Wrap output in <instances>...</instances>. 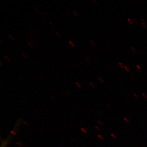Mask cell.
Wrapping results in <instances>:
<instances>
[{"instance_id":"6da1fadb","label":"cell","mask_w":147,"mask_h":147,"mask_svg":"<svg viewBox=\"0 0 147 147\" xmlns=\"http://www.w3.org/2000/svg\"><path fill=\"white\" fill-rule=\"evenodd\" d=\"M141 20H142V22H141V23H142V24L144 28H146V22H145L144 21V20L143 19V18H142V19Z\"/></svg>"},{"instance_id":"7a4b0ae2","label":"cell","mask_w":147,"mask_h":147,"mask_svg":"<svg viewBox=\"0 0 147 147\" xmlns=\"http://www.w3.org/2000/svg\"><path fill=\"white\" fill-rule=\"evenodd\" d=\"M69 44H70L71 46H72L73 47H75V45L74 42H73L72 41H69Z\"/></svg>"},{"instance_id":"3957f363","label":"cell","mask_w":147,"mask_h":147,"mask_svg":"<svg viewBox=\"0 0 147 147\" xmlns=\"http://www.w3.org/2000/svg\"><path fill=\"white\" fill-rule=\"evenodd\" d=\"M73 12L74 13V15L76 16V17H78V13H77V12L76 11H75L74 10H73Z\"/></svg>"},{"instance_id":"277c9868","label":"cell","mask_w":147,"mask_h":147,"mask_svg":"<svg viewBox=\"0 0 147 147\" xmlns=\"http://www.w3.org/2000/svg\"><path fill=\"white\" fill-rule=\"evenodd\" d=\"M124 120L127 123H129V120L127 118H126V117H124Z\"/></svg>"},{"instance_id":"5b68a950","label":"cell","mask_w":147,"mask_h":147,"mask_svg":"<svg viewBox=\"0 0 147 147\" xmlns=\"http://www.w3.org/2000/svg\"><path fill=\"white\" fill-rule=\"evenodd\" d=\"M90 85L91 86V87H92L93 88H95V86L94 85V84L92 82H90Z\"/></svg>"},{"instance_id":"8992f818","label":"cell","mask_w":147,"mask_h":147,"mask_svg":"<svg viewBox=\"0 0 147 147\" xmlns=\"http://www.w3.org/2000/svg\"><path fill=\"white\" fill-rule=\"evenodd\" d=\"M111 136L114 139H116L117 138V136H116L115 135V134H111Z\"/></svg>"},{"instance_id":"52a82bcc","label":"cell","mask_w":147,"mask_h":147,"mask_svg":"<svg viewBox=\"0 0 147 147\" xmlns=\"http://www.w3.org/2000/svg\"><path fill=\"white\" fill-rule=\"evenodd\" d=\"M91 43L93 44L94 45H96V43L95 41H93V40H91Z\"/></svg>"},{"instance_id":"ba28073f","label":"cell","mask_w":147,"mask_h":147,"mask_svg":"<svg viewBox=\"0 0 147 147\" xmlns=\"http://www.w3.org/2000/svg\"><path fill=\"white\" fill-rule=\"evenodd\" d=\"M81 130H82V131L84 132V133L85 134L87 133V130H86L85 129H84L82 128Z\"/></svg>"},{"instance_id":"9c48e42d","label":"cell","mask_w":147,"mask_h":147,"mask_svg":"<svg viewBox=\"0 0 147 147\" xmlns=\"http://www.w3.org/2000/svg\"><path fill=\"white\" fill-rule=\"evenodd\" d=\"M98 137L100 138V139L102 140H104V138L102 136L98 135Z\"/></svg>"},{"instance_id":"30bf717a","label":"cell","mask_w":147,"mask_h":147,"mask_svg":"<svg viewBox=\"0 0 147 147\" xmlns=\"http://www.w3.org/2000/svg\"><path fill=\"white\" fill-rule=\"evenodd\" d=\"M119 65H120L121 67L122 68H124V64H123L122 63H121V62H119Z\"/></svg>"},{"instance_id":"8fae6325","label":"cell","mask_w":147,"mask_h":147,"mask_svg":"<svg viewBox=\"0 0 147 147\" xmlns=\"http://www.w3.org/2000/svg\"><path fill=\"white\" fill-rule=\"evenodd\" d=\"M99 80H100V81L102 82H104V80H103V79H102L101 78H100V77H99L98 78Z\"/></svg>"},{"instance_id":"7c38bea8","label":"cell","mask_w":147,"mask_h":147,"mask_svg":"<svg viewBox=\"0 0 147 147\" xmlns=\"http://www.w3.org/2000/svg\"><path fill=\"white\" fill-rule=\"evenodd\" d=\"M33 8H34L35 11H36L37 12H39V11L35 7H33Z\"/></svg>"},{"instance_id":"4fadbf2b","label":"cell","mask_w":147,"mask_h":147,"mask_svg":"<svg viewBox=\"0 0 147 147\" xmlns=\"http://www.w3.org/2000/svg\"><path fill=\"white\" fill-rule=\"evenodd\" d=\"M49 24H50V25L52 26L53 27L55 28V26L54 24H53L52 22H49Z\"/></svg>"},{"instance_id":"5bb4252c","label":"cell","mask_w":147,"mask_h":147,"mask_svg":"<svg viewBox=\"0 0 147 147\" xmlns=\"http://www.w3.org/2000/svg\"><path fill=\"white\" fill-rule=\"evenodd\" d=\"M9 37H10L11 39L12 40H13V41H14L15 39L13 36L10 35H9Z\"/></svg>"},{"instance_id":"9a60e30c","label":"cell","mask_w":147,"mask_h":147,"mask_svg":"<svg viewBox=\"0 0 147 147\" xmlns=\"http://www.w3.org/2000/svg\"><path fill=\"white\" fill-rule=\"evenodd\" d=\"M125 68L126 69L127 71H130V69L129 68H128L127 67H126V66H125Z\"/></svg>"},{"instance_id":"2e32d148","label":"cell","mask_w":147,"mask_h":147,"mask_svg":"<svg viewBox=\"0 0 147 147\" xmlns=\"http://www.w3.org/2000/svg\"><path fill=\"white\" fill-rule=\"evenodd\" d=\"M134 97H135V98L136 99H138L139 97H138V95L134 93Z\"/></svg>"},{"instance_id":"e0dca14e","label":"cell","mask_w":147,"mask_h":147,"mask_svg":"<svg viewBox=\"0 0 147 147\" xmlns=\"http://www.w3.org/2000/svg\"><path fill=\"white\" fill-rule=\"evenodd\" d=\"M128 21L129 22V23L131 24H133V22L132 21V20L130 19V18H128Z\"/></svg>"},{"instance_id":"ac0fdd59","label":"cell","mask_w":147,"mask_h":147,"mask_svg":"<svg viewBox=\"0 0 147 147\" xmlns=\"http://www.w3.org/2000/svg\"><path fill=\"white\" fill-rule=\"evenodd\" d=\"M106 105L107 106V107L108 108H109V109H111V106H110V105L109 104H106Z\"/></svg>"},{"instance_id":"d6986e66","label":"cell","mask_w":147,"mask_h":147,"mask_svg":"<svg viewBox=\"0 0 147 147\" xmlns=\"http://www.w3.org/2000/svg\"><path fill=\"white\" fill-rule=\"evenodd\" d=\"M95 128H96V129L97 130V131H100V128H99L97 126H95Z\"/></svg>"},{"instance_id":"ffe728a7","label":"cell","mask_w":147,"mask_h":147,"mask_svg":"<svg viewBox=\"0 0 147 147\" xmlns=\"http://www.w3.org/2000/svg\"><path fill=\"white\" fill-rule=\"evenodd\" d=\"M66 10H67V11L68 13H69L70 14L71 13V11L69 10V9H68L67 8H66Z\"/></svg>"},{"instance_id":"44dd1931","label":"cell","mask_w":147,"mask_h":147,"mask_svg":"<svg viewBox=\"0 0 147 147\" xmlns=\"http://www.w3.org/2000/svg\"><path fill=\"white\" fill-rule=\"evenodd\" d=\"M97 123H98V124H100V125H102V123L100 121L98 120L97 121Z\"/></svg>"},{"instance_id":"7402d4cb","label":"cell","mask_w":147,"mask_h":147,"mask_svg":"<svg viewBox=\"0 0 147 147\" xmlns=\"http://www.w3.org/2000/svg\"><path fill=\"white\" fill-rule=\"evenodd\" d=\"M143 96L145 98H147V96L146 94H145L144 93H142V94Z\"/></svg>"},{"instance_id":"603a6c76","label":"cell","mask_w":147,"mask_h":147,"mask_svg":"<svg viewBox=\"0 0 147 147\" xmlns=\"http://www.w3.org/2000/svg\"><path fill=\"white\" fill-rule=\"evenodd\" d=\"M5 58L7 60L9 61H10V58H9V57H7L6 56H4Z\"/></svg>"},{"instance_id":"cb8c5ba5","label":"cell","mask_w":147,"mask_h":147,"mask_svg":"<svg viewBox=\"0 0 147 147\" xmlns=\"http://www.w3.org/2000/svg\"><path fill=\"white\" fill-rule=\"evenodd\" d=\"M85 58L86 60H87L88 62H90V60L89 58L87 57H85Z\"/></svg>"},{"instance_id":"d4e9b609","label":"cell","mask_w":147,"mask_h":147,"mask_svg":"<svg viewBox=\"0 0 147 147\" xmlns=\"http://www.w3.org/2000/svg\"><path fill=\"white\" fill-rule=\"evenodd\" d=\"M40 14H41V15L42 16H43V17L44 18H46V16H45V14H44V13H43L41 12V13H40Z\"/></svg>"},{"instance_id":"484cf974","label":"cell","mask_w":147,"mask_h":147,"mask_svg":"<svg viewBox=\"0 0 147 147\" xmlns=\"http://www.w3.org/2000/svg\"><path fill=\"white\" fill-rule=\"evenodd\" d=\"M130 48H131V49L132 50H133V51H134V52H135L136 51V50L135 48L133 47H130Z\"/></svg>"},{"instance_id":"4316f807","label":"cell","mask_w":147,"mask_h":147,"mask_svg":"<svg viewBox=\"0 0 147 147\" xmlns=\"http://www.w3.org/2000/svg\"><path fill=\"white\" fill-rule=\"evenodd\" d=\"M108 88H109V89L110 90H113V88H112L111 86H108Z\"/></svg>"},{"instance_id":"83f0119b","label":"cell","mask_w":147,"mask_h":147,"mask_svg":"<svg viewBox=\"0 0 147 147\" xmlns=\"http://www.w3.org/2000/svg\"><path fill=\"white\" fill-rule=\"evenodd\" d=\"M22 54L23 56L24 57H25L26 58H28V57L26 56V55L25 54H24V53H22Z\"/></svg>"},{"instance_id":"f1b7e54d","label":"cell","mask_w":147,"mask_h":147,"mask_svg":"<svg viewBox=\"0 0 147 147\" xmlns=\"http://www.w3.org/2000/svg\"><path fill=\"white\" fill-rule=\"evenodd\" d=\"M28 45H30V47H33V45H32V44H31L30 43V42H28Z\"/></svg>"},{"instance_id":"f546056e","label":"cell","mask_w":147,"mask_h":147,"mask_svg":"<svg viewBox=\"0 0 147 147\" xmlns=\"http://www.w3.org/2000/svg\"><path fill=\"white\" fill-rule=\"evenodd\" d=\"M97 113H98V114L100 115H102V113H101V112L99 110H97Z\"/></svg>"},{"instance_id":"4dcf8cb0","label":"cell","mask_w":147,"mask_h":147,"mask_svg":"<svg viewBox=\"0 0 147 147\" xmlns=\"http://www.w3.org/2000/svg\"><path fill=\"white\" fill-rule=\"evenodd\" d=\"M56 34H57L58 36H59V37H61L60 35L59 34V33L57 32H56Z\"/></svg>"},{"instance_id":"1f68e13d","label":"cell","mask_w":147,"mask_h":147,"mask_svg":"<svg viewBox=\"0 0 147 147\" xmlns=\"http://www.w3.org/2000/svg\"><path fill=\"white\" fill-rule=\"evenodd\" d=\"M95 3L96 5H97V3L96 0H93V1Z\"/></svg>"},{"instance_id":"d6a6232c","label":"cell","mask_w":147,"mask_h":147,"mask_svg":"<svg viewBox=\"0 0 147 147\" xmlns=\"http://www.w3.org/2000/svg\"><path fill=\"white\" fill-rule=\"evenodd\" d=\"M133 20H134V21L136 23H138V22L136 19L135 18H133Z\"/></svg>"},{"instance_id":"836d02e7","label":"cell","mask_w":147,"mask_h":147,"mask_svg":"<svg viewBox=\"0 0 147 147\" xmlns=\"http://www.w3.org/2000/svg\"><path fill=\"white\" fill-rule=\"evenodd\" d=\"M137 67L139 69H140V67L138 65H137Z\"/></svg>"},{"instance_id":"e575fe53","label":"cell","mask_w":147,"mask_h":147,"mask_svg":"<svg viewBox=\"0 0 147 147\" xmlns=\"http://www.w3.org/2000/svg\"><path fill=\"white\" fill-rule=\"evenodd\" d=\"M106 44H107V45H108V46H110V45H109V44H108V43H107V42H106Z\"/></svg>"},{"instance_id":"d590c367","label":"cell","mask_w":147,"mask_h":147,"mask_svg":"<svg viewBox=\"0 0 147 147\" xmlns=\"http://www.w3.org/2000/svg\"><path fill=\"white\" fill-rule=\"evenodd\" d=\"M0 63H1V62H0Z\"/></svg>"}]
</instances>
